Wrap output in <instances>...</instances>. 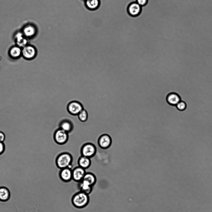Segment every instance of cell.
Wrapping results in <instances>:
<instances>
[{
	"label": "cell",
	"instance_id": "cell-1",
	"mask_svg": "<svg viewBox=\"0 0 212 212\" xmlns=\"http://www.w3.org/2000/svg\"><path fill=\"white\" fill-rule=\"evenodd\" d=\"M73 161V157L70 153L64 152L59 154L55 159V164L60 169L71 168Z\"/></svg>",
	"mask_w": 212,
	"mask_h": 212
},
{
	"label": "cell",
	"instance_id": "cell-2",
	"mask_svg": "<svg viewBox=\"0 0 212 212\" xmlns=\"http://www.w3.org/2000/svg\"><path fill=\"white\" fill-rule=\"evenodd\" d=\"M89 201V195L80 191L75 194L71 199L72 205L75 207L79 209L86 206Z\"/></svg>",
	"mask_w": 212,
	"mask_h": 212
},
{
	"label": "cell",
	"instance_id": "cell-3",
	"mask_svg": "<svg viewBox=\"0 0 212 212\" xmlns=\"http://www.w3.org/2000/svg\"><path fill=\"white\" fill-rule=\"evenodd\" d=\"M69 133L58 128L54 131L53 138L55 142L60 145L66 144L69 139Z\"/></svg>",
	"mask_w": 212,
	"mask_h": 212
},
{
	"label": "cell",
	"instance_id": "cell-4",
	"mask_svg": "<svg viewBox=\"0 0 212 212\" xmlns=\"http://www.w3.org/2000/svg\"><path fill=\"white\" fill-rule=\"evenodd\" d=\"M80 152L81 155L91 158L95 155L97 152V148L94 144L87 142L81 146Z\"/></svg>",
	"mask_w": 212,
	"mask_h": 212
},
{
	"label": "cell",
	"instance_id": "cell-5",
	"mask_svg": "<svg viewBox=\"0 0 212 212\" xmlns=\"http://www.w3.org/2000/svg\"><path fill=\"white\" fill-rule=\"evenodd\" d=\"M84 109L82 104L80 102L73 100L69 102L67 107V109L69 114L72 116H77Z\"/></svg>",
	"mask_w": 212,
	"mask_h": 212
},
{
	"label": "cell",
	"instance_id": "cell-6",
	"mask_svg": "<svg viewBox=\"0 0 212 212\" xmlns=\"http://www.w3.org/2000/svg\"><path fill=\"white\" fill-rule=\"evenodd\" d=\"M112 141L110 136L107 134H102L99 137L97 143L99 147L103 150H105L110 147Z\"/></svg>",
	"mask_w": 212,
	"mask_h": 212
},
{
	"label": "cell",
	"instance_id": "cell-7",
	"mask_svg": "<svg viewBox=\"0 0 212 212\" xmlns=\"http://www.w3.org/2000/svg\"><path fill=\"white\" fill-rule=\"evenodd\" d=\"M85 169L78 166L72 169V180L79 182L81 181L86 173Z\"/></svg>",
	"mask_w": 212,
	"mask_h": 212
},
{
	"label": "cell",
	"instance_id": "cell-8",
	"mask_svg": "<svg viewBox=\"0 0 212 212\" xmlns=\"http://www.w3.org/2000/svg\"><path fill=\"white\" fill-rule=\"evenodd\" d=\"M59 175L62 181L66 182H69L72 180V169L71 168L60 169Z\"/></svg>",
	"mask_w": 212,
	"mask_h": 212
},
{
	"label": "cell",
	"instance_id": "cell-9",
	"mask_svg": "<svg viewBox=\"0 0 212 212\" xmlns=\"http://www.w3.org/2000/svg\"><path fill=\"white\" fill-rule=\"evenodd\" d=\"M59 128L68 133L71 132L74 129V125L70 120L65 118L61 120L59 122Z\"/></svg>",
	"mask_w": 212,
	"mask_h": 212
},
{
	"label": "cell",
	"instance_id": "cell-10",
	"mask_svg": "<svg viewBox=\"0 0 212 212\" xmlns=\"http://www.w3.org/2000/svg\"><path fill=\"white\" fill-rule=\"evenodd\" d=\"M142 7L136 2L130 3L128 6L127 11L128 14L132 16H136L141 13Z\"/></svg>",
	"mask_w": 212,
	"mask_h": 212
},
{
	"label": "cell",
	"instance_id": "cell-11",
	"mask_svg": "<svg viewBox=\"0 0 212 212\" xmlns=\"http://www.w3.org/2000/svg\"><path fill=\"white\" fill-rule=\"evenodd\" d=\"M22 32L25 37L31 38L36 34L37 30L34 25L29 24L26 25L23 28Z\"/></svg>",
	"mask_w": 212,
	"mask_h": 212
},
{
	"label": "cell",
	"instance_id": "cell-12",
	"mask_svg": "<svg viewBox=\"0 0 212 212\" xmlns=\"http://www.w3.org/2000/svg\"><path fill=\"white\" fill-rule=\"evenodd\" d=\"M36 52L34 48L30 45L25 46L24 47L22 51L23 56L28 59L33 58L35 55Z\"/></svg>",
	"mask_w": 212,
	"mask_h": 212
},
{
	"label": "cell",
	"instance_id": "cell-13",
	"mask_svg": "<svg viewBox=\"0 0 212 212\" xmlns=\"http://www.w3.org/2000/svg\"><path fill=\"white\" fill-rule=\"evenodd\" d=\"M90 158L81 155L78 159V166L85 169L90 167L91 164Z\"/></svg>",
	"mask_w": 212,
	"mask_h": 212
},
{
	"label": "cell",
	"instance_id": "cell-14",
	"mask_svg": "<svg viewBox=\"0 0 212 212\" xmlns=\"http://www.w3.org/2000/svg\"><path fill=\"white\" fill-rule=\"evenodd\" d=\"M100 0H85V6L88 10L94 11L99 8L100 5Z\"/></svg>",
	"mask_w": 212,
	"mask_h": 212
},
{
	"label": "cell",
	"instance_id": "cell-15",
	"mask_svg": "<svg viewBox=\"0 0 212 212\" xmlns=\"http://www.w3.org/2000/svg\"><path fill=\"white\" fill-rule=\"evenodd\" d=\"M80 191L89 195L92 191L93 187L86 182L82 180L78 182Z\"/></svg>",
	"mask_w": 212,
	"mask_h": 212
},
{
	"label": "cell",
	"instance_id": "cell-16",
	"mask_svg": "<svg viewBox=\"0 0 212 212\" xmlns=\"http://www.w3.org/2000/svg\"><path fill=\"white\" fill-rule=\"evenodd\" d=\"M10 196V192L8 188L4 186L0 187V201L4 202L8 200Z\"/></svg>",
	"mask_w": 212,
	"mask_h": 212
},
{
	"label": "cell",
	"instance_id": "cell-17",
	"mask_svg": "<svg viewBox=\"0 0 212 212\" xmlns=\"http://www.w3.org/2000/svg\"><path fill=\"white\" fill-rule=\"evenodd\" d=\"M166 100L169 104L172 105H176L181 101L179 95L174 93H171L168 94Z\"/></svg>",
	"mask_w": 212,
	"mask_h": 212
},
{
	"label": "cell",
	"instance_id": "cell-18",
	"mask_svg": "<svg viewBox=\"0 0 212 212\" xmlns=\"http://www.w3.org/2000/svg\"><path fill=\"white\" fill-rule=\"evenodd\" d=\"M22 32H17L15 35V38L17 45L21 47H24L26 46L27 41Z\"/></svg>",
	"mask_w": 212,
	"mask_h": 212
},
{
	"label": "cell",
	"instance_id": "cell-19",
	"mask_svg": "<svg viewBox=\"0 0 212 212\" xmlns=\"http://www.w3.org/2000/svg\"><path fill=\"white\" fill-rule=\"evenodd\" d=\"M82 180L86 182L93 187L96 182V178L94 174L92 173L86 172Z\"/></svg>",
	"mask_w": 212,
	"mask_h": 212
},
{
	"label": "cell",
	"instance_id": "cell-20",
	"mask_svg": "<svg viewBox=\"0 0 212 212\" xmlns=\"http://www.w3.org/2000/svg\"><path fill=\"white\" fill-rule=\"evenodd\" d=\"M77 116L80 121L83 122H85L88 120V113L87 111L84 108L78 114Z\"/></svg>",
	"mask_w": 212,
	"mask_h": 212
},
{
	"label": "cell",
	"instance_id": "cell-21",
	"mask_svg": "<svg viewBox=\"0 0 212 212\" xmlns=\"http://www.w3.org/2000/svg\"><path fill=\"white\" fill-rule=\"evenodd\" d=\"M21 53L20 47L17 46L13 47L11 48L10 51V55L13 58H17L19 56Z\"/></svg>",
	"mask_w": 212,
	"mask_h": 212
},
{
	"label": "cell",
	"instance_id": "cell-22",
	"mask_svg": "<svg viewBox=\"0 0 212 212\" xmlns=\"http://www.w3.org/2000/svg\"><path fill=\"white\" fill-rule=\"evenodd\" d=\"M177 108L180 110H185L186 107V104L185 102L181 101L176 105Z\"/></svg>",
	"mask_w": 212,
	"mask_h": 212
},
{
	"label": "cell",
	"instance_id": "cell-23",
	"mask_svg": "<svg viewBox=\"0 0 212 212\" xmlns=\"http://www.w3.org/2000/svg\"><path fill=\"white\" fill-rule=\"evenodd\" d=\"M148 0H136V2L141 7L146 5L147 3Z\"/></svg>",
	"mask_w": 212,
	"mask_h": 212
},
{
	"label": "cell",
	"instance_id": "cell-24",
	"mask_svg": "<svg viewBox=\"0 0 212 212\" xmlns=\"http://www.w3.org/2000/svg\"><path fill=\"white\" fill-rule=\"evenodd\" d=\"M5 150V145L3 142H0V155L2 154Z\"/></svg>",
	"mask_w": 212,
	"mask_h": 212
},
{
	"label": "cell",
	"instance_id": "cell-25",
	"mask_svg": "<svg viewBox=\"0 0 212 212\" xmlns=\"http://www.w3.org/2000/svg\"><path fill=\"white\" fill-rule=\"evenodd\" d=\"M6 139V136L2 131H0V142H4Z\"/></svg>",
	"mask_w": 212,
	"mask_h": 212
}]
</instances>
